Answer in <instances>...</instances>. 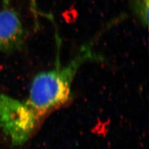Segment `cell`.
<instances>
[{"instance_id":"cell-1","label":"cell","mask_w":149,"mask_h":149,"mask_svg":"<svg viewBox=\"0 0 149 149\" xmlns=\"http://www.w3.org/2000/svg\"><path fill=\"white\" fill-rule=\"evenodd\" d=\"M100 36L81 47L67 64L40 72L32 78L29 94L24 101L41 124L52 112L70 101L73 83L83 65L99 59L94 48Z\"/></svg>"},{"instance_id":"cell-2","label":"cell","mask_w":149,"mask_h":149,"mask_svg":"<svg viewBox=\"0 0 149 149\" xmlns=\"http://www.w3.org/2000/svg\"><path fill=\"white\" fill-rule=\"evenodd\" d=\"M40 124L24 100L0 93V129L14 146L24 144Z\"/></svg>"},{"instance_id":"cell-3","label":"cell","mask_w":149,"mask_h":149,"mask_svg":"<svg viewBox=\"0 0 149 149\" xmlns=\"http://www.w3.org/2000/svg\"><path fill=\"white\" fill-rule=\"evenodd\" d=\"M26 31L17 12L11 8L0 9V52L10 53L24 44Z\"/></svg>"},{"instance_id":"cell-4","label":"cell","mask_w":149,"mask_h":149,"mask_svg":"<svg viewBox=\"0 0 149 149\" xmlns=\"http://www.w3.org/2000/svg\"><path fill=\"white\" fill-rule=\"evenodd\" d=\"M134 15L140 22L145 27L148 24L149 0H130Z\"/></svg>"}]
</instances>
